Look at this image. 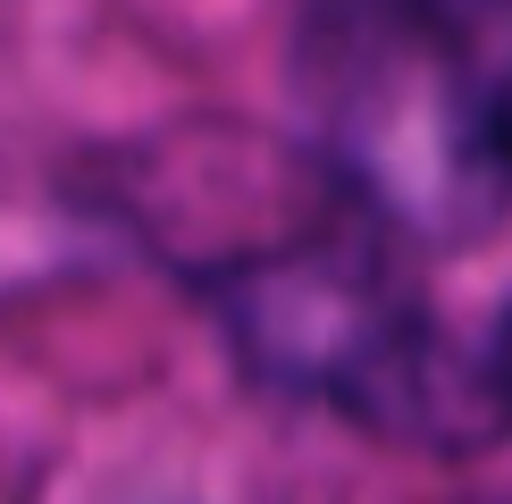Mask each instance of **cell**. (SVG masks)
Wrapping results in <instances>:
<instances>
[{"instance_id":"cell-2","label":"cell","mask_w":512,"mask_h":504,"mask_svg":"<svg viewBox=\"0 0 512 504\" xmlns=\"http://www.w3.org/2000/svg\"><path fill=\"white\" fill-rule=\"evenodd\" d=\"M496 395H504V412H512V311H504V336H496Z\"/></svg>"},{"instance_id":"cell-3","label":"cell","mask_w":512,"mask_h":504,"mask_svg":"<svg viewBox=\"0 0 512 504\" xmlns=\"http://www.w3.org/2000/svg\"><path fill=\"white\" fill-rule=\"evenodd\" d=\"M487 135H496V160L512 168V84H504V101H496V126H487Z\"/></svg>"},{"instance_id":"cell-1","label":"cell","mask_w":512,"mask_h":504,"mask_svg":"<svg viewBox=\"0 0 512 504\" xmlns=\"http://www.w3.org/2000/svg\"><path fill=\"white\" fill-rule=\"evenodd\" d=\"M219 320L236 336V353L269 387L286 395H319V404L370 420L395 437H429L445 446V353L420 311H403V294L361 269L336 244H294V252H261V261L219 278Z\"/></svg>"}]
</instances>
